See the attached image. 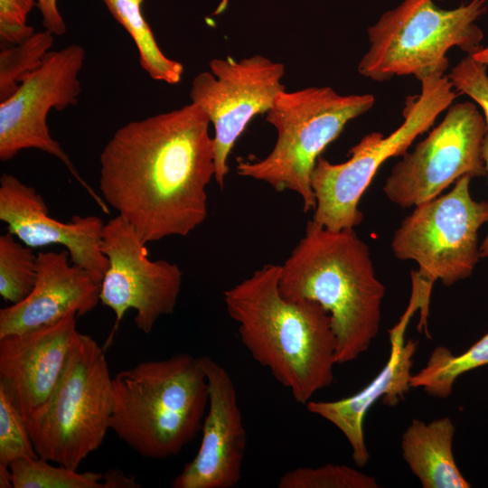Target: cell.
Returning a JSON list of instances; mask_svg holds the SVG:
<instances>
[{"mask_svg": "<svg viewBox=\"0 0 488 488\" xmlns=\"http://www.w3.org/2000/svg\"><path fill=\"white\" fill-rule=\"evenodd\" d=\"M210 125L191 102L131 121L105 145L101 197L146 244L186 237L205 221L206 189L216 171Z\"/></svg>", "mask_w": 488, "mask_h": 488, "instance_id": "1", "label": "cell"}, {"mask_svg": "<svg viewBox=\"0 0 488 488\" xmlns=\"http://www.w3.org/2000/svg\"><path fill=\"white\" fill-rule=\"evenodd\" d=\"M487 66L472 55H467L451 70L447 77L458 93L467 95L481 108L488 127Z\"/></svg>", "mask_w": 488, "mask_h": 488, "instance_id": "27", "label": "cell"}, {"mask_svg": "<svg viewBox=\"0 0 488 488\" xmlns=\"http://www.w3.org/2000/svg\"><path fill=\"white\" fill-rule=\"evenodd\" d=\"M54 34L49 30L31 36L0 52V102L12 96L20 84L36 70L53 44Z\"/></svg>", "mask_w": 488, "mask_h": 488, "instance_id": "23", "label": "cell"}, {"mask_svg": "<svg viewBox=\"0 0 488 488\" xmlns=\"http://www.w3.org/2000/svg\"><path fill=\"white\" fill-rule=\"evenodd\" d=\"M374 102L371 94L341 95L331 87L282 91L266 113L277 131L273 149L262 159L239 162L237 174L277 192H295L305 211L314 210L311 175L318 157L349 121L369 111Z\"/></svg>", "mask_w": 488, "mask_h": 488, "instance_id": "5", "label": "cell"}, {"mask_svg": "<svg viewBox=\"0 0 488 488\" xmlns=\"http://www.w3.org/2000/svg\"><path fill=\"white\" fill-rule=\"evenodd\" d=\"M281 294L320 304L330 314L337 364L356 360L377 336L385 286L354 229L330 230L313 220L281 265Z\"/></svg>", "mask_w": 488, "mask_h": 488, "instance_id": "3", "label": "cell"}, {"mask_svg": "<svg viewBox=\"0 0 488 488\" xmlns=\"http://www.w3.org/2000/svg\"><path fill=\"white\" fill-rule=\"evenodd\" d=\"M483 158L486 167V174L488 176V132L485 136L483 143ZM479 251L481 258H488V233L482 244L480 245Z\"/></svg>", "mask_w": 488, "mask_h": 488, "instance_id": "31", "label": "cell"}, {"mask_svg": "<svg viewBox=\"0 0 488 488\" xmlns=\"http://www.w3.org/2000/svg\"><path fill=\"white\" fill-rule=\"evenodd\" d=\"M279 488H377L373 476L343 465L326 464L320 467H299L286 472Z\"/></svg>", "mask_w": 488, "mask_h": 488, "instance_id": "25", "label": "cell"}, {"mask_svg": "<svg viewBox=\"0 0 488 488\" xmlns=\"http://www.w3.org/2000/svg\"><path fill=\"white\" fill-rule=\"evenodd\" d=\"M488 365V333L465 352L455 355L449 349L437 346L427 364L411 375V388H422L427 394L446 399L452 393L455 380L470 371Z\"/></svg>", "mask_w": 488, "mask_h": 488, "instance_id": "21", "label": "cell"}, {"mask_svg": "<svg viewBox=\"0 0 488 488\" xmlns=\"http://www.w3.org/2000/svg\"><path fill=\"white\" fill-rule=\"evenodd\" d=\"M472 57L479 62L488 65V46L483 47L474 53Z\"/></svg>", "mask_w": 488, "mask_h": 488, "instance_id": "33", "label": "cell"}, {"mask_svg": "<svg viewBox=\"0 0 488 488\" xmlns=\"http://www.w3.org/2000/svg\"><path fill=\"white\" fill-rule=\"evenodd\" d=\"M110 429L143 457L178 454L202 430L209 386L200 357L141 361L112 378Z\"/></svg>", "mask_w": 488, "mask_h": 488, "instance_id": "4", "label": "cell"}, {"mask_svg": "<svg viewBox=\"0 0 488 488\" xmlns=\"http://www.w3.org/2000/svg\"><path fill=\"white\" fill-rule=\"evenodd\" d=\"M77 314L30 331L0 337V384L25 421L50 401L79 334Z\"/></svg>", "mask_w": 488, "mask_h": 488, "instance_id": "15", "label": "cell"}, {"mask_svg": "<svg viewBox=\"0 0 488 488\" xmlns=\"http://www.w3.org/2000/svg\"><path fill=\"white\" fill-rule=\"evenodd\" d=\"M103 475L104 488H137L141 485L134 476H127L121 470H108Z\"/></svg>", "mask_w": 488, "mask_h": 488, "instance_id": "30", "label": "cell"}, {"mask_svg": "<svg viewBox=\"0 0 488 488\" xmlns=\"http://www.w3.org/2000/svg\"><path fill=\"white\" fill-rule=\"evenodd\" d=\"M280 269L281 265L263 266L224 291L223 299L252 358L297 403L306 405L333 382L336 339L330 314L320 304L281 294Z\"/></svg>", "mask_w": 488, "mask_h": 488, "instance_id": "2", "label": "cell"}, {"mask_svg": "<svg viewBox=\"0 0 488 488\" xmlns=\"http://www.w3.org/2000/svg\"><path fill=\"white\" fill-rule=\"evenodd\" d=\"M487 2H488V0H487Z\"/></svg>", "mask_w": 488, "mask_h": 488, "instance_id": "35", "label": "cell"}, {"mask_svg": "<svg viewBox=\"0 0 488 488\" xmlns=\"http://www.w3.org/2000/svg\"><path fill=\"white\" fill-rule=\"evenodd\" d=\"M488 127L471 102L451 105L442 121L393 166L383 192L393 203L415 207L468 175L486 174L483 143Z\"/></svg>", "mask_w": 488, "mask_h": 488, "instance_id": "10", "label": "cell"}, {"mask_svg": "<svg viewBox=\"0 0 488 488\" xmlns=\"http://www.w3.org/2000/svg\"><path fill=\"white\" fill-rule=\"evenodd\" d=\"M113 385L105 349L79 333L50 401L25 421L39 457L77 470L110 429Z\"/></svg>", "mask_w": 488, "mask_h": 488, "instance_id": "8", "label": "cell"}, {"mask_svg": "<svg viewBox=\"0 0 488 488\" xmlns=\"http://www.w3.org/2000/svg\"><path fill=\"white\" fill-rule=\"evenodd\" d=\"M36 6L40 11L42 24L46 30L57 36L66 33V23L58 9L57 0H37Z\"/></svg>", "mask_w": 488, "mask_h": 488, "instance_id": "29", "label": "cell"}, {"mask_svg": "<svg viewBox=\"0 0 488 488\" xmlns=\"http://www.w3.org/2000/svg\"><path fill=\"white\" fill-rule=\"evenodd\" d=\"M37 0H0V37L2 42L15 44L31 36L34 30L27 17Z\"/></svg>", "mask_w": 488, "mask_h": 488, "instance_id": "28", "label": "cell"}, {"mask_svg": "<svg viewBox=\"0 0 488 488\" xmlns=\"http://www.w3.org/2000/svg\"><path fill=\"white\" fill-rule=\"evenodd\" d=\"M37 254L7 231L0 236V295L13 304L28 296L37 277Z\"/></svg>", "mask_w": 488, "mask_h": 488, "instance_id": "22", "label": "cell"}, {"mask_svg": "<svg viewBox=\"0 0 488 488\" xmlns=\"http://www.w3.org/2000/svg\"><path fill=\"white\" fill-rule=\"evenodd\" d=\"M487 8V0H471L453 9L440 8L434 0H403L368 28L370 47L358 71L380 82L396 76L420 80L434 71L445 72L451 48L468 55L483 48V33L476 21Z\"/></svg>", "mask_w": 488, "mask_h": 488, "instance_id": "6", "label": "cell"}, {"mask_svg": "<svg viewBox=\"0 0 488 488\" xmlns=\"http://www.w3.org/2000/svg\"><path fill=\"white\" fill-rule=\"evenodd\" d=\"M471 179L415 206L393 234V255L417 263L412 277L430 293L436 280L451 286L470 277L481 258L478 231L488 222V202L473 199Z\"/></svg>", "mask_w": 488, "mask_h": 488, "instance_id": "9", "label": "cell"}, {"mask_svg": "<svg viewBox=\"0 0 488 488\" xmlns=\"http://www.w3.org/2000/svg\"><path fill=\"white\" fill-rule=\"evenodd\" d=\"M129 1L134 2V3H136V4L139 5H141L142 3H143V0H129Z\"/></svg>", "mask_w": 488, "mask_h": 488, "instance_id": "34", "label": "cell"}, {"mask_svg": "<svg viewBox=\"0 0 488 488\" xmlns=\"http://www.w3.org/2000/svg\"><path fill=\"white\" fill-rule=\"evenodd\" d=\"M0 487L1 488H14L13 487V474L10 465H6L0 463Z\"/></svg>", "mask_w": 488, "mask_h": 488, "instance_id": "32", "label": "cell"}, {"mask_svg": "<svg viewBox=\"0 0 488 488\" xmlns=\"http://www.w3.org/2000/svg\"><path fill=\"white\" fill-rule=\"evenodd\" d=\"M85 58V50L79 44L49 52L42 64L23 80L12 96L0 102V160H11L20 151L30 148L55 156L108 213V204L82 179L69 155L51 136L47 125L52 108L62 111L78 103L81 92L79 74Z\"/></svg>", "mask_w": 488, "mask_h": 488, "instance_id": "11", "label": "cell"}, {"mask_svg": "<svg viewBox=\"0 0 488 488\" xmlns=\"http://www.w3.org/2000/svg\"><path fill=\"white\" fill-rule=\"evenodd\" d=\"M25 420L14 399L0 384V463L38 458Z\"/></svg>", "mask_w": 488, "mask_h": 488, "instance_id": "26", "label": "cell"}, {"mask_svg": "<svg viewBox=\"0 0 488 488\" xmlns=\"http://www.w3.org/2000/svg\"><path fill=\"white\" fill-rule=\"evenodd\" d=\"M41 457L18 459L10 465L14 488H104L103 475L78 473L66 466L53 465Z\"/></svg>", "mask_w": 488, "mask_h": 488, "instance_id": "24", "label": "cell"}, {"mask_svg": "<svg viewBox=\"0 0 488 488\" xmlns=\"http://www.w3.org/2000/svg\"><path fill=\"white\" fill-rule=\"evenodd\" d=\"M409 308L399 323L389 331L390 354L380 373L357 393L333 401L310 400L305 406L309 412L327 420L346 437L354 464L362 467L370 459L364 432L365 415L379 399L388 406H396L411 389V368L418 343L405 341L404 333L409 317L415 312Z\"/></svg>", "mask_w": 488, "mask_h": 488, "instance_id": "18", "label": "cell"}, {"mask_svg": "<svg viewBox=\"0 0 488 488\" xmlns=\"http://www.w3.org/2000/svg\"><path fill=\"white\" fill-rule=\"evenodd\" d=\"M455 427L445 417L413 419L402 435V457L424 488H469L453 454Z\"/></svg>", "mask_w": 488, "mask_h": 488, "instance_id": "19", "label": "cell"}, {"mask_svg": "<svg viewBox=\"0 0 488 488\" xmlns=\"http://www.w3.org/2000/svg\"><path fill=\"white\" fill-rule=\"evenodd\" d=\"M209 386L202 443L193 459L172 481L174 488H231L242 475L247 434L237 389L227 370L200 357Z\"/></svg>", "mask_w": 488, "mask_h": 488, "instance_id": "14", "label": "cell"}, {"mask_svg": "<svg viewBox=\"0 0 488 488\" xmlns=\"http://www.w3.org/2000/svg\"><path fill=\"white\" fill-rule=\"evenodd\" d=\"M0 220L8 231L33 249L61 245L72 263L101 284L108 260L101 250L105 222L95 215H74L70 221L52 218L42 196L10 174L0 178Z\"/></svg>", "mask_w": 488, "mask_h": 488, "instance_id": "16", "label": "cell"}, {"mask_svg": "<svg viewBox=\"0 0 488 488\" xmlns=\"http://www.w3.org/2000/svg\"><path fill=\"white\" fill-rule=\"evenodd\" d=\"M101 250L108 267L100 284L99 299L116 316L106 349L129 309L136 310L135 324L145 334L152 332L159 317L173 314L183 272L175 263L151 260L146 243L119 215L105 223Z\"/></svg>", "mask_w": 488, "mask_h": 488, "instance_id": "12", "label": "cell"}, {"mask_svg": "<svg viewBox=\"0 0 488 488\" xmlns=\"http://www.w3.org/2000/svg\"><path fill=\"white\" fill-rule=\"evenodd\" d=\"M211 71L197 74L190 89L213 126L215 181L222 188L229 172L230 152L249 121L267 113L285 90L282 63L256 54L241 60L215 58Z\"/></svg>", "mask_w": 488, "mask_h": 488, "instance_id": "13", "label": "cell"}, {"mask_svg": "<svg viewBox=\"0 0 488 488\" xmlns=\"http://www.w3.org/2000/svg\"><path fill=\"white\" fill-rule=\"evenodd\" d=\"M36 265L28 296L0 310V337L56 323L71 313L80 317L100 302V283L72 263L68 250L38 252Z\"/></svg>", "mask_w": 488, "mask_h": 488, "instance_id": "17", "label": "cell"}, {"mask_svg": "<svg viewBox=\"0 0 488 488\" xmlns=\"http://www.w3.org/2000/svg\"><path fill=\"white\" fill-rule=\"evenodd\" d=\"M112 16L134 40L142 69L153 79L168 84L181 80L183 66L169 59L160 50L149 24L145 20L141 5L129 0H101Z\"/></svg>", "mask_w": 488, "mask_h": 488, "instance_id": "20", "label": "cell"}, {"mask_svg": "<svg viewBox=\"0 0 488 488\" xmlns=\"http://www.w3.org/2000/svg\"><path fill=\"white\" fill-rule=\"evenodd\" d=\"M419 80L420 94L408 99L404 120L392 133L366 135L351 148V156L343 163L318 157L311 175L314 221L330 230H352L361 224L363 215L359 202L379 168L388 159L407 153L459 94L444 71L431 72Z\"/></svg>", "mask_w": 488, "mask_h": 488, "instance_id": "7", "label": "cell"}]
</instances>
